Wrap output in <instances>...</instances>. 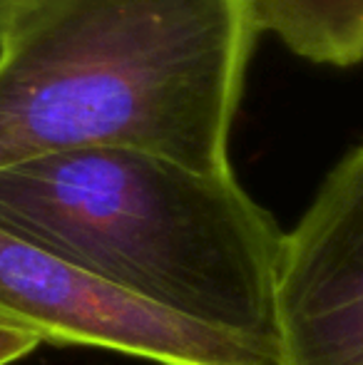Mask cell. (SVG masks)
I'll return each instance as SVG.
<instances>
[{
    "label": "cell",
    "mask_w": 363,
    "mask_h": 365,
    "mask_svg": "<svg viewBox=\"0 0 363 365\" xmlns=\"http://www.w3.org/2000/svg\"><path fill=\"white\" fill-rule=\"evenodd\" d=\"M249 0H35L0 38V169L137 149L232 172Z\"/></svg>",
    "instance_id": "1"
},
{
    "label": "cell",
    "mask_w": 363,
    "mask_h": 365,
    "mask_svg": "<svg viewBox=\"0 0 363 365\" xmlns=\"http://www.w3.org/2000/svg\"><path fill=\"white\" fill-rule=\"evenodd\" d=\"M0 226L274 356L286 231L234 172L137 149L48 154L0 169Z\"/></svg>",
    "instance_id": "2"
},
{
    "label": "cell",
    "mask_w": 363,
    "mask_h": 365,
    "mask_svg": "<svg viewBox=\"0 0 363 365\" xmlns=\"http://www.w3.org/2000/svg\"><path fill=\"white\" fill-rule=\"evenodd\" d=\"M0 323L40 343L115 351L155 365H274L264 348L152 306L3 226Z\"/></svg>",
    "instance_id": "3"
},
{
    "label": "cell",
    "mask_w": 363,
    "mask_h": 365,
    "mask_svg": "<svg viewBox=\"0 0 363 365\" xmlns=\"http://www.w3.org/2000/svg\"><path fill=\"white\" fill-rule=\"evenodd\" d=\"M274 365H363V142L284 234Z\"/></svg>",
    "instance_id": "4"
},
{
    "label": "cell",
    "mask_w": 363,
    "mask_h": 365,
    "mask_svg": "<svg viewBox=\"0 0 363 365\" xmlns=\"http://www.w3.org/2000/svg\"><path fill=\"white\" fill-rule=\"evenodd\" d=\"M259 33L326 68L363 63V0H249Z\"/></svg>",
    "instance_id": "5"
},
{
    "label": "cell",
    "mask_w": 363,
    "mask_h": 365,
    "mask_svg": "<svg viewBox=\"0 0 363 365\" xmlns=\"http://www.w3.org/2000/svg\"><path fill=\"white\" fill-rule=\"evenodd\" d=\"M38 346H40V341L35 336L0 323V365H13V363L23 361V358H28Z\"/></svg>",
    "instance_id": "6"
},
{
    "label": "cell",
    "mask_w": 363,
    "mask_h": 365,
    "mask_svg": "<svg viewBox=\"0 0 363 365\" xmlns=\"http://www.w3.org/2000/svg\"><path fill=\"white\" fill-rule=\"evenodd\" d=\"M35 0H0V38L10 30V25L33 5Z\"/></svg>",
    "instance_id": "7"
}]
</instances>
